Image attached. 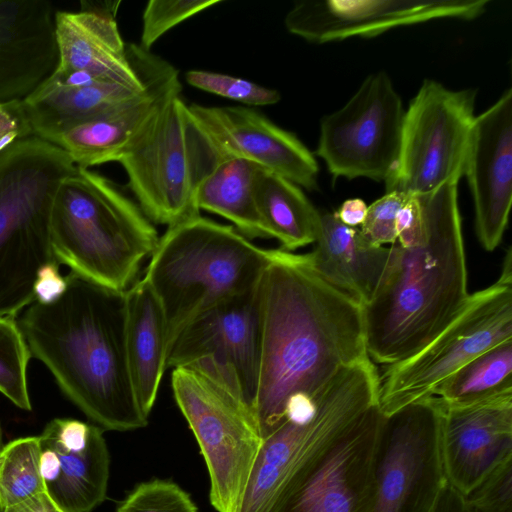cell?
<instances>
[{
    "mask_svg": "<svg viewBox=\"0 0 512 512\" xmlns=\"http://www.w3.org/2000/svg\"><path fill=\"white\" fill-rule=\"evenodd\" d=\"M260 367L254 414L262 438L289 403L315 400L345 368L370 359L362 305L324 280L307 254L278 249L258 285Z\"/></svg>",
    "mask_w": 512,
    "mask_h": 512,
    "instance_id": "1",
    "label": "cell"
},
{
    "mask_svg": "<svg viewBox=\"0 0 512 512\" xmlns=\"http://www.w3.org/2000/svg\"><path fill=\"white\" fill-rule=\"evenodd\" d=\"M54 303L34 301L18 324L32 357L65 396L103 430L145 427L130 380L125 345V291L73 272Z\"/></svg>",
    "mask_w": 512,
    "mask_h": 512,
    "instance_id": "2",
    "label": "cell"
},
{
    "mask_svg": "<svg viewBox=\"0 0 512 512\" xmlns=\"http://www.w3.org/2000/svg\"><path fill=\"white\" fill-rule=\"evenodd\" d=\"M457 185L416 196L424 237L410 247L392 244L381 280L362 306L366 349L374 364L394 365L423 349L470 295Z\"/></svg>",
    "mask_w": 512,
    "mask_h": 512,
    "instance_id": "3",
    "label": "cell"
},
{
    "mask_svg": "<svg viewBox=\"0 0 512 512\" xmlns=\"http://www.w3.org/2000/svg\"><path fill=\"white\" fill-rule=\"evenodd\" d=\"M277 251L200 214L168 226L143 277L164 314L167 354L193 319L253 291Z\"/></svg>",
    "mask_w": 512,
    "mask_h": 512,
    "instance_id": "4",
    "label": "cell"
},
{
    "mask_svg": "<svg viewBox=\"0 0 512 512\" xmlns=\"http://www.w3.org/2000/svg\"><path fill=\"white\" fill-rule=\"evenodd\" d=\"M50 236L60 264L115 291L136 281L159 240L153 223L117 183L79 167L57 190Z\"/></svg>",
    "mask_w": 512,
    "mask_h": 512,
    "instance_id": "5",
    "label": "cell"
},
{
    "mask_svg": "<svg viewBox=\"0 0 512 512\" xmlns=\"http://www.w3.org/2000/svg\"><path fill=\"white\" fill-rule=\"evenodd\" d=\"M76 169L61 148L35 136L0 153V316H16L35 301L37 271L56 260L54 198Z\"/></svg>",
    "mask_w": 512,
    "mask_h": 512,
    "instance_id": "6",
    "label": "cell"
},
{
    "mask_svg": "<svg viewBox=\"0 0 512 512\" xmlns=\"http://www.w3.org/2000/svg\"><path fill=\"white\" fill-rule=\"evenodd\" d=\"M379 383L370 359L351 365L314 400L311 419L286 417L264 437L238 512H270L278 494L305 478L378 403Z\"/></svg>",
    "mask_w": 512,
    "mask_h": 512,
    "instance_id": "7",
    "label": "cell"
},
{
    "mask_svg": "<svg viewBox=\"0 0 512 512\" xmlns=\"http://www.w3.org/2000/svg\"><path fill=\"white\" fill-rule=\"evenodd\" d=\"M222 154L177 94L118 162L145 216L171 226L200 214L196 187Z\"/></svg>",
    "mask_w": 512,
    "mask_h": 512,
    "instance_id": "8",
    "label": "cell"
},
{
    "mask_svg": "<svg viewBox=\"0 0 512 512\" xmlns=\"http://www.w3.org/2000/svg\"><path fill=\"white\" fill-rule=\"evenodd\" d=\"M171 387L207 466L211 505L238 512L263 441L252 407L193 368H174Z\"/></svg>",
    "mask_w": 512,
    "mask_h": 512,
    "instance_id": "9",
    "label": "cell"
},
{
    "mask_svg": "<svg viewBox=\"0 0 512 512\" xmlns=\"http://www.w3.org/2000/svg\"><path fill=\"white\" fill-rule=\"evenodd\" d=\"M512 339V253L499 279L470 294L453 320L410 358L386 366L379 376L378 405L384 416L432 395L434 388L466 362Z\"/></svg>",
    "mask_w": 512,
    "mask_h": 512,
    "instance_id": "10",
    "label": "cell"
},
{
    "mask_svg": "<svg viewBox=\"0 0 512 512\" xmlns=\"http://www.w3.org/2000/svg\"><path fill=\"white\" fill-rule=\"evenodd\" d=\"M476 91L450 90L426 79L405 111L396 166L386 192L419 196L463 176L475 119Z\"/></svg>",
    "mask_w": 512,
    "mask_h": 512,
    "instance_id": "11",
    "label": "cell"
},
{
    "mask_svg": "<svg viewBox=\"0 0 512 512\" xmlns=\"http://www.w3.org/2000/svg\"><path fill=\"white\" fill-rule=\"evenodd\" d=\"M405 111L389 75H369L337 111L320 121L316 155L333 178L386 181L400 151Z\"/></svg>",
    "mask_w": 512,
    "mask_h": 512,
    "instance_id": "12",
    "label": "cell"
},
{
    "mask_svg": "<svg viewBox=\"0 0 512 512\" xmlns=\"http://www.w3.org/2000/svg\"><path fill=\"white\" fill-rule=\"evenodd\" d=\"M440 399L429 396L385 416L375 512H435L444 488Z\"/></svg>",
    "mask_w": 512,
    "mask_h": 512,
    "instance_id": "13",
    "label": "cell"
},
{
    "mask_svg": "<svg viewBox=\"0 0 512 512\" xmlns=\"http://www.w3.org/2000/svg\"><path fill=\"white\" fill-rule=\"evenodd\" d=\"M177 367L208 375L239 395L254 411L260 367L258 286L188 323L167 354L166 368Z\"/></svg>",
    "mask_w": 512,
    "mask_h": 512,
    "instance_id": "14",
    "label": "cell"
},
{
    "mask_svg": "<svg viewBox=\"0 0 512 512\" xmlns=\"http://www.w3.org/2000/svg\"><path fill=\"white\" fill-rule=\"evenodd\" d=\"M385 416L369 408L270 512H375Z\"/></svg>",
    "mask_w": 512,
    "mask_h": 512,
    "instance_id": "15",
    "label": "cell"
},
{
    "mask_svg": "<svg viewBox=\"0 0 512 512\" xmlns=\"http://www.w3.org/2000/svg\"><path fill=\"white\" fill-rule=\"evenodd\" d=\"M488 4L489 0H306L294 4L284 24L306 41L326 43L439 18L471 20Z\"/></svg>",
    "mask_w": 512,
    "mask_h": 512,
    "instance_id": "16",
    "label": "cell"
},
{
    "mask_svg": "<svg viewBox=\"0 0 512 512\" xmlns=\"http://www.w3.org/2000/svg\"><path fill=\"white\" fill-rule=\"evenodd\" d=\"M439 445L448 485L467 497L512 460V392L466 404L440 399Z\"/></svg>",
    "mask_w": 512,
    "mask_h": 512,
    "instance_id": "17",
    "label": "cell"
},
{
    "mask_svg": "<svg viewBox=\"0 0 512 512\" xmlns=\"http://www.w3.org/2000/svg\"><path fill=\"white\" fill-rule=\"evenodd\" d=\"M144 90L113 109L75 124L49 139L79 168L118 162L162 107L181 94L178 70L140 47Z\"/></svg>",
    "mask_w": 512,
    "mask_h": 512,
    "instance_id": "18",
    "label": "cell"
},
{
    "mask_svg": "<svg viewBox=\"0 0 512 512\" xmlns=\"http://www.w3.org/2000/svg\"><path fill=\"white\" fill-rule=\"evenodd\" d=\"M103 429L54 418L38 436L46 495L61 512H91L107 495L110 455Z\"/></svg>",
    "mask_w": 512,
    "mask_h": 512,
    "instance_id": "19",
    "label": "cell"
},
{
    "mask_svg": "<svg viewBox=\"0 0 512 512\" xmlns=\"http://www.w3.org/2000/svg\"><path fill=\"white\" fill-rule=\"evenodd\" d=\"M463 175L475 210L478 239L493 251L506 230L512 204V91L475 116Z\"/></svg>",
    "mask_w": 512,
    "mask_h": 512,
    "instance_id": "20",
    "label": "cell"
},
{
    "mask_svg": "<svg viewBox=\"0 0 512 512\" xmlns=\"http://www.w3.org/2000/svg\"><path fill=\"white\" fill-rule=\"evenodd\" d=\"M195 119L222 153L250 161L299 187H318L319 167L298 137L263 114L242 106L189 105Z\"/></svg>",
    "mask_w": 512,
    "mask_h": 512,
    "instance_id": "21",
    "label": "cell"
},
{
    "mask_svg": "<svg viewBox=\"0 0 512 512\" xmlns=\"http://www.w3.org/2000/svg\"><path fill=\"white\" fill-rule=\"evenodd\" d=\"M47 0H0V103L25 99L55 69V13Z\"/></svg>",
    "mask_w": 512,
    "mask_h": 512,
    "instance_id": "22",
    "label": "cell"
},
{
    "mask_svg": "<svg viewBox=\"0 0 512 512\" xmlns=\"http://www.w3.org/2000/svg\"><path fill=\"white\" fill-rule=\"evenodd\" d=\"M144 78L135 87L84 71L55 68L22 104L33 136L48 141L57 133L99 116L132 99L145 88L140 46L129 44Z\"/></svg>",
    "mask_w": 512,
    "mask_h": 512,
    "instance_id": "23",
    "label": "cell"
},
{
    "mask_svg": "<svg viewBox=\"0 0 512 512\" xmlns=\"http://www.w3.org/2000/svg\"><path fill=\"white\" fill-rule=\"evenodd\" d=\"M55 68L84 71L127 85L142 87L144 78L122 39L115 16L99 8L55 13Z\"/></svg>",
    "mask_w": 512,
    "mask_h": 512,
    "instance_id": "24",
    "label": "cell"
},
{
    "mask_svg": "<svg viewBox=\"0 0 512 512\" xmlns=\"http://www.w3.org/2000/svg\"><path fill=\"white\" fill-rule=\"evenodd\" d=\"M314 243L307 254L313 269L362 306L367 303L387 266L390 247L370 244L359 229L343 224L335 213L320 214Z\"/></svg>",
    "mask_w": 512,
    "mask_h": 512,
    "instance_id": "25",
    "label": "cell"
},
{
    "mask_svg": "<svg viewBox=\"0 0 512 512\" xmlns=\"http://www.w3.org/2000/svg\"><path fill=\"white\" fill-rule=\"evenodd\" d=\"M125 345L133 391L148 418L167 370V335L161 305L143 278L125 291Z\"/></svg>",
    "mask_w": 512,
    "mask_h": 512,
    "instance_id": "26",
    "label": "cell"
},
{
    "mask_svg": "<svg viewBox=\"0 0 512 512\" xmlns=\"http://www.w3.org/2000/svg\"><path fill=\"white\" fill-rule=\"evenodd\" d=\"M261 170L250 161L223 153L196 187L197 209L229 220L248 238H268L255 198Z\"/></svg>",
    "mask_w": 512,
    "mask_h": 512,
    "instance_id": "27",
    "label": "cell"
},
{
    "mask_svg": "<svg viewBox=\"0 0 512 512\" xmlns=\"http://www.w3.org/2000/svg\"><path fill=\"white\" fill-rule=\"evenodd\" d=\"M255 198L268 238L292 252L315 242L320 213L292 181L262 169Z\"/></svg>",
    "mask_w": 512,
    "mask_h": 512,
    "instance_id": "28",
    "label": "cell"
},
{
    "mask_svg": "<svg viewBox=\"0 0 512 512\" xmlns=\"http://www.w3.org/2000/svg\"><path fill=\"white\" fill-rule=\"evenodd\" d=\"M512 392V339L501 342L459 367L431 396L447 404H466Z\"/></svg>",
    "mask_w": 512,
    "mask_h": 512,
    "instance_id": "29",
    "label": "cell"
},
{
    "mask_svg": "<svg viewBox=\"0 0 512 512\" xmlns=\"http://www.w3.org/2000/svg\"><path fill=\"white\" fill-rule=\"evenodd\" d=\"M42 493L38 436L4 444L0 451V506L5 509Z\"/></svg>",
    "mask_w": 512,
    "mask_h": 512,
    "instance_id": "30",
    "label": "cell"
},
{
    "mask_svg": "<svg viewBox=\"0 0 512 512\" xmlns=\"http://www.w3.org/2000/svg\"><path fill=\"white\" fill-rule=\"evenodd\" d=\"M32 357L16 316H0V393L30 411L27 367Z\"/></svg>",
    "mask_w": 512,
    "mask_h": 512,
    "instance_id": "31",
    "label": "cell"
},
{
    "mask_svg": "<svg viewBox=\"0 0 512 512\" xmlns=\"http://www.w3.org/2000/svg\"><path fill=\"white\" fill-rule=\"evenodd\" d=\"M186 82L203 91L227 98L248 106L273 105L280 101V93L272 88L231 75L206 71L189 70Z\"/></svg>",
    "mask_w": 512,
    "mask_h": 512,
    "instance_id": "32",
    "label": "cell"
},
{
    "mask_svg": "<svg viewBox=\"0 0 512 512\" xmlns=\"http://www.w3.org/2000/svg\"><path fill=\"white\" fill-rule=\"evenodd\" d=\"M116 512H198L190 495L173 481L152 479L139 483L121 501Z\"/></svg>",
    "mask_w": 512,
    "mask_h": 512,
    "instance_id": "33",
    "label": "cell"
},
{
    "mask_svg": "<svg viewBox=\"0 0 512 512\" xmlns=\"http://www.w3.org/2000/svg\"><path fill=\"white\" fill-rule=\"evenodd\" d=\"M221 0H150L142 14V49L151 47L170 29L196 14L220 3Z\"/></svg>",
    "mask_w": 512,
    "mask_h": 512,
    "instance_id": "34",
    "label": "cell"
},
{
    "mask_svg": "<svg viewBox=\"0 0 512 512\" xmlns=\"http://www.w3.org/2000/svg\"><path fill=\"white\" fill-rule=\"evenodd\" d=\"M409 196L399 192H386L367 207L360 232L374 246L395 244L397 240L396 217Z\"/></svg>",
    "mask_w": 512,
    "mask_h": 512,
    "instance_id": "35",
    "label": "cell"
},
{
    "mask_svg": "<svg viewBox=\"0 0 512 512\" xmlns=\"http://www.w3.org/2000/svg\"><path fill=\"white\" fill-rule=\"evenodd\" d=\"M469 512H512V460L464 498Z\"/></svg>",
    "mask_w": 512,
    "mask_h": 512,
    "instance_id": "36",
    "label": "cell"
},
{
    "mask_svg": "<svg viewBox=\"0 0 512 512\" xmlns=\"http://www.w3.org/2000/svg\"><path fill=\"white\" fill-rule=\"evenodd\" d=\"M31 136L22 100L0 103V153Z\"/></svg>",
    "mask_w": 512,
    "mask_h": 512,
    "instance_id": "37",
    "label": "cell"
},
{
    "mask_svg": "<svg viewBox=\"0 0 512 512\" xmlns=\"http://www.w3.org/2000/svg\"><path fill=\"white\" fill-rule=\"evenodd\" d=\"M398 244L410 247L420 243L425 227L422 211L416 196H409L396 217Z\"/></svg>",
    "mask_w": 512,
    "mask_h": 512,
    "instance_id": "38",
    "label": "cell"
},
{
    "mask_svg": "<svg viewBox=\"0 0 512 512\" xmlns=\"http://www.w3.org/2000/svg\"><path fill=\"white\" fill-rule=\"evenodd\" d=\"M60 263L50 261L39 268L34 283L35 301L44 305L56 302L67 290L69 279L60 273Z\"/></svg>",
    "mask_w": 512,
    "mask_h": 512,
    "instance_id": "39",
    "label": "cell"
},
{
    "mask_svg": "<svg viewBox=\"0 0 512 512\" xmlns=\"http://www.w3.org/2000/svg\"><path fill=\"white\" fill-rule=\"evenodd\" d=\"M367 205L360 198L345 200L335 212L338 219L349 227L361 225L367 213Z\"/></svg>",
    "mask_w": 512,
    "mask_h": 512,
    "instance_id": "40",
    "label": "cell"
},
{
    "mask_svg": "<svg viewBox=\"0 0 512 512\" xmlns=\"http://www.w3.org/2000/svg\"><path fill=\"white\" fill-rule=\"evenodd\" d=\"M3 512H60L46 493L39 494L19 504L3 509Z\"/></svg>",
    "mask_w": 512,
    "mask_h": 512,
    "instance_id": "41",
    "label": "cell"
},
{
    "mask_svg": "<svg viewBox=\"0 0 512 512\" xmlns=\"http://www.w3.org/2000/svg\"><path fill=\"white\" fill-rule=\"evenodd\" d=\"M463 506L464 498L447 484L435 512H462Z\"/></svg>",
    "mask_w": 512,
    "mask_h": 512,
    "instance_id": "42",
    "label": "cell"
},
{
    "mask_svg": "<svg viewBox=\"0 0 512 512\" xmlns=\"http://www.w3.org/2000/svg\"><path fill=\"white\" fill-rule=\"evenodd\" d=\"M4 443H3V430H2V425L0 423V451L3 447Z\"/></svg>",
    "mask_w": 512,
    "mask_h": 512,
    "instance_id": "43",
    "label": "cell"
},
{
    "mask_svg": "<svg viewBox=\"0 0 512 512\" xmlns=\"http://www.w3.org/2000/svg\"><path fill=\"white\" fill-rule=\"evenodd\" d=\"M0 512H3V508L0 506Z\"/></svg>",
    "mask_w": 512,
    "mask_h": 512,
    "instance_id": "44",
    "label": "cell"
},
{
    "mask_svg": "<svg viewBox=\"0 0 512 512\" xmlns=\"http://www.w3.org/2000/svg\"><path fill=\"white\" fill-rule=\"evenodd\" d=\"M61 512V511H60Z\"/></svg>",
    "mask_w": 512,
    "mask_h": 512,
    "instance_id": "45",
    "label": "cell"
}]
</instances>
